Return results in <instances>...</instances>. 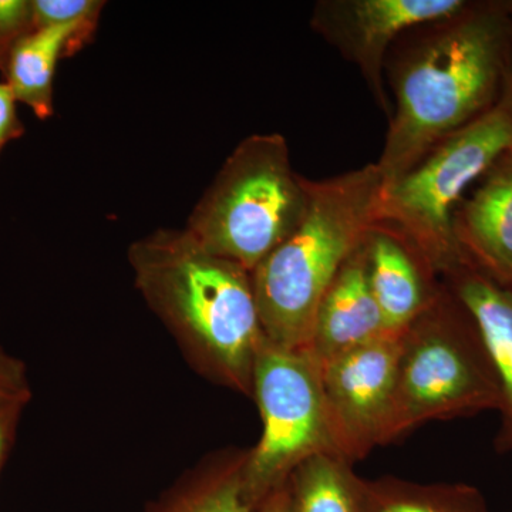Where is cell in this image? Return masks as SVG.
Wrapping results in <instances>:
<instances>
[{
    "mask_svg": "<svg viewBox=\"0 0 512 512\" xmlns=\"http://www.w3.org/2000/svg\"><path fill=\"white\" fill-rule=\"evenodd\" d=\"M32 18V5L25 0H0V36L15 32Z\"/></svg>",
    "mask_w": 512,
    "mask_h": 512,
    "instance_id": "44dd1931",
    "label": "cell"
},
{
    "mask_svg": "<svg viewBox=\"0 0 512 512\" xmlns=\"http://www.w3.org/2000/svg\"><path fill=\"white\" fill-rule=\"evenodd\" d=\"M365 244L345 262L320 302L309 345L318 362L399 335L387 328L370 289Z\"/></svg>",
    "mask_w": 512,
    "mask_h": 512,
    "instance_id": "30bf717a",
    "label": "cell"
},
{
    "mask_svg": "<svg viewBox=\"0 0 512 512\" xmlns=\"http://www.w3.org/2000/svg\"><path fill=\"white\" fill-rule=\"evenodd\" d=\"M370 289L387 328L402 333L429 306L437 289L431 275L399 235L376 227L366 239Z\"/></svg>",
    "mask_w": 512,
    "mask_h": 512,
    "instance_id": "8fae6325",
    "label": "cell"
},
{
    "mask_svg": "<svg viewBox=\"0 0 512 512\" xmlns=\"http://www.w3.org/2000/svg\"><path fill=\"white\" fill-rule=\"evenodd\" d=\"M94 26L59 25L37 28L22 37L9 60V84L16 100L28 104L40 119L53 111V79L64 52L79 47Z\"/></svg>",
    "mask_w": 512,
    "mask_h": 512,
    "instance_id": "9a60e30c",
    "label": "cell"
},
{
    "mask_svg": "<svg viewBox=\"0 0 512 512\" xmlns=\"http://www.w3.org/2000/svg\"><path fill=\"white\" fill-rule=\"evenodd\" d=\"M460 16L433 25L400 70L396 109L377 163L383 185L476 120L493 97L501 70L500 26L488 16Z\"/></svg>",
    "mask_w": 512,
    "mask_h": 512,
    "instance_id": "3957f363",
    "label": "cell"
},
{
    "mask_svg": "<svg viewBox=\"0 0 512 512\" xmlns=\"http://www.w3.org/2000/svg\"><path fill=\"white\" fill-rule=\"evenodd\" d=\"M262 433L248 450L245 494L259 510L284 487L299 464L323 453H336L323 402L318 359L309 349H288L265 339L252 379Z\"/></svg>",
    "mask_w": 512,
    "mask_h": 512,
    "instance_id": "52a82bcc",
    "label": "cell"
},
{
    "mask_svg": "<svg viewBox=\"0 0 512 512\" xmlns=\"http://www.w3.org/2000/svg\"><path fill=\"white\" fill-rule=\"evenodd\" d=\"M306 201L308 181L292 170L285 138L254 134L232 151L185 229L252 274L298 227Z\"/></svg>",
    "mask_w": 512,
    "mask_h": 512,
    "instance_id": "5b68a950",
    "label": "cell"
},
{
    "mask_svg": "<svg viewBox=\"0 0 512 512\" xmlns=\"http://www.w3.org/2000/svg\"><path fill=\"white\" fill-rule=\"evenodd\" d=\"M510 111H511V114H512V109Z\"/></svg>",
    "mask_w": 512,
    "mask_h": 512,
    "instance_id": "cb8c5ba5",
    "label": "cell"
},
{
    "mask_svg": "<svg viewBox=\"0 0 512 512\" xmlns=\"http://www.w3.org/2000/svg\"><path fill=\"white\" fill-rule=\"evenodd\" d=\"M248 450L208 454L147 505L144 512H258L245 494Z\"/></svg>",
    "mask_w": 512,
    "mask_h": 512,
    "instance_id": "5bb4252c",
    "label": "cell"
},
{
    "mask_svg": "<svg viewBox=\"0 0 512 512\" xmlns=\"http://www.w3.org/2000/svg\"><path fill=\"white\" fill-rule=\"evenodd\" d=\"M500 386L476 322L463 303L437 289L400 335L392 406L382 446L431 421L498 410Z\"/></svg>",
    "mask_w": 512,
    "mask_h": 512,
    "instance_id": "277c9868",
    "label": "cell"
},
{
    "mask_svg": "<svg viewBox=\"0 0 512 512\" xmlns=\"http://www.w3.org/2000/svg\"><path fill=\"white\" fill-rule=\"evenodd\" d=\"M362 480L339 454L308 458L286 481V512H360Z\"/></svg>",
    "mask_w": 512,
    "mask_h": 512,
    "instance_id": "2e32d148",
    "label": "cell"
},
{
    "mask_svg": "<svg viewBox=\"0 0 512 512\" xmlns=\"http://www.w3.org/2000/svg\"><path fill=\"white\" fill-rule=\"evenodd\" d=\"M464 205L454 225L461 249H470L498 284L512 285V151L500 158ZM464 252V251H463Z\"/></svg>",
    "mask_w": 512,
    "mask_h": 512,
    "instance_id": "7c38bea8",
    "label": "cell"
},
{
    "mask_svg": "<svg viewBox=\"0 0 512 512\" xmlns=\"http://www.w3.org/2000/svg\"><path fill=\"white\" fill-rule=\"evenodd\" d=\"M456 276V296L480 330L500 386V431L495 446L512 453V288L488 276L468 272Z\"/></svg>",
    "mask_w": 512,
    "mask_h": 512,
    "instance_id": "4fadbf2b",
    "label": "cell"
},
{
    "mask_svg": "<svg viewBox=\"0 0 512 512\" xmlns=\"http://www.w3.org/2000/svg\"><path fill=\"white\" fill-rule=\"evenodd\" d=\"M400 335L319 362L323 402L339 456L355 464L382 446L396 382Z\"/></svg>",
    "mask_w": 512,
    "mask_h": 512,
    "instance_id": "ba28073f",
    "label": "cell"
},
{
    "mask_svg": "<svg viewBox=\"0 0 512 512\" xmlns=\"http://www.w3.org/2000/svg\"><path fill=\"white\" fill-rule=\"evenodd\" d=\"M29 402L30 399L0 400V473L15 444L20 419Z\"/></svg>",
    "mask_w": 512,
    "mask_h": 512,
    "instance_id": "ffe728a7",
    "label": "cell"
},
{
    "mask_svg": "<svg viewBox=\"0 0 512 512\" xmlns=\"http://www.w3.org/2000/svg\"><path fill=\"white\" fill-rule=\"evenodd\" d=\"M32 399L25 363L0 346V400Z\"/></svg>",
    "mask_w": 512,
    "mask_h": 512,
    "instance_id": "d6986e66",
    "label": "cell"
},
{
    "mask_svg": "<svg viewBox=\"0 0 512 512\" xmlns=\"http://www.w3.org/2000/svg\"><path fill=\"white\" fill-rule=\"evenodd\" d=\"M258 512H286V485L269 495Z\"/></svg>",
    "mask_w": 512,
    "mask_h": 512,
    "instance_id": "603a6c76",
    "label": "cell"
},
{
    "mask_svg": "<svg viewBox=\"0 0 512 512\" xmlns=\"http://www.w3.org/2000/svg\"><path fill=\"white\" fill-rule=\"evenodd\" d=\"M15 101L8 84H0V144L8 138L15 123Z\"/></svg>",
    "mask_w": 512,
    "mask_h": 512,
    "instance_id": "7402d4cb",
    "label": "cell"
},
{
    "mask_svg": "<svg viewBox=\"0 0 512 512\" xmlns=\"http://www.w3.org/2000/svg\"><path fill=\"white\" fill-rule=\"evenodd\" d=\"M134 284L195 372L252 397L265 335L249 272L187 229H158L128 249Z\"/></svg>",
    "mask_w": 512,
    "mask_h": 512,
    "instance_id": "6da1fadb",
    "label": "cell"
},
{
    "mask_svg": "<svg viewBox=\"0 0 512 512\" xmlns=\"http://www.w3.org/2000/svg\"><path fill=\"white\" fill-rule=\"evenodd\" d=\"M512 151V114L487 111L433 148L419 164L383 185L380 222L390 221L431 276L466 268L454 211L478 177Z\"/></svg>",
    "mask_w": 512,
    "mask_h": 512,
    "instance_id": "8992f818",
    "label": "cell"
},
{
    "mask_svg": "<svg viewBox=\"0 0 512 512\" xmlns=\"http://www.w3.org/2000/svg\"><path fill=\"white\" fill-rule=\"evenodd\" d=\"M461 0H348L322 3L316 28L362 70L380 107L386 109L383 63L387 49L406 30L461 15Z\"/></svg>",
    "mask_w": 512,
    "mask_h": 512,
    "instance_id": "9c48e42d",
    "label": "cell"
},
{
    "mask_svg": "<svg viewBox=\"0 0 512 512\" xmlns=\"http://www.w3.org/2000/svg\"><path fill=\"white\" fill-rule=\"evenodd\" d=\"M32 19L37 28L59 25H96L103 3L96 0H35Z\"/></svg>",
    "mask_w": 512,
    "mask_h": 512,
    "instance_id": "ac0fdd59",
    "label": "cell"
},
{
    "mask_svg": "<svg viewBox=\"0 0 512 512\" xmlns=\"http://www.w3.org/2000/svg\"><path fill=\"white\" fill-rule=\"evenodd\" d=\"M360 512H485V508L480 493L470 485L383 477L363 478Z\"/></svg>",
    "mask_w": 512,
    "mask_h": 512,
    "instance_id": "e0dca14e",
    "label": "cell"
},
{
    "mask_svg": "<svg viewBox=\"0 0 512 512\" xmlns=\"http://www.w3.org/2000/svg\"><path fill=\"white\" fill-rule=\"evenodd\" d=\"M382 194L377 164L308 181L298 227L251 274L259 320L272 345L309 349L323 296L379 227Z\"/></svg>",
    "mask_w": 512,
    "mask_h": 512,
    "instance_id": "7a4b0ae2",
    "label": "cell"
}]
</instances>
